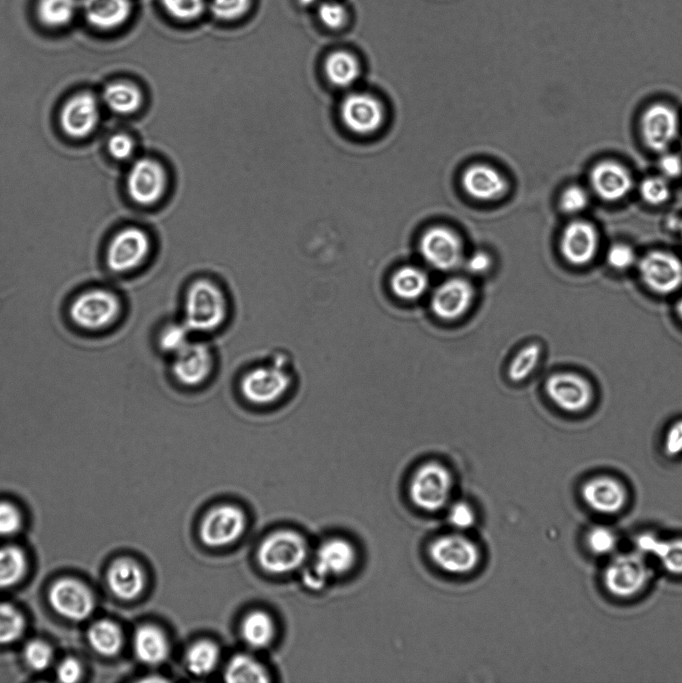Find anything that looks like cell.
I'll use <instances>...</instances> for the list:
<instances>
[{
    "instance_id": "cell-1",
    "label": "cell",
    "mask_w": 682,
    "mask_h": 683,
    "mask_svg": "<svg viewBox=\"0 0 682 683\" xmlns=\"http://www.w3.org/2000/svg\"><path fill=\"white\" fill-rule=\"evenodd\" d=\"M123 311V300L119 294L101 286L79 291L67 306V316L71 324L87 333L111 329L118 323Z\"/></svg>"
},
{
    "instance_id": "cell-2",
    "label": "cell",
    "mask_w": 682,
    "mask_h": 683,
    "mask_svg": "<svg viewBox=\"0 0 682 683\" xmlns=\"http://www.w3.org/2000/svg\"><path fill=\"white\" fill-rule=\"evenodd\" d=\"M229 312L227 297L219 285L199 279L189 285L183 304V322L195 333L217 331Z\"/></svg>"
},
{
    "instance_id": "cell-3",
    "label": "cell",
    "mask_w": 682,
    "mask_h": 683,
    "mask_svg": "<svg viewBox=\"0 0 682 683\" xmlns=\"http://www.w3.org/2000/svg\"><path fill=\"white\" fill-rule=\"evenodd\" d=\"M292 385V374L284 357L255 366L240 380L242 397L252 405L268 406L281 400Z\"/></svg>"
},
{
    "instance_id": "cell-4",
    "label": "cell",
    "mask_w": 682,
    "mask_h": 683,
    "mask_svg": "<svg viewBox=\"0 0 682 683\" xmlns=\"http://www.w3.org/2000/svg\"><path fill=\"white\" fill-rule=\"evenodd\" d=\"M651 577L647 557L635 549L612 556L603 569L602 582L612 596L628 599L640 594Z\"/></svg>"
},
{
    "instance_id": "cell-5",
    "label": "cell",
    "mask_w": 682,
    "mask_h": 683,
    "mask_svg": "<svg viewBox=\"0 0 682 683\" xmlns=\"http://www.w3.org/2000/svg\"><path fill=\"white\" fill-rule=\"evenodd\" d=\"M308 555L304 538L292 530H279L268 535L259 545L257 561L271 574H286L300 568Z\"/></svg>"
},
{
    "instance_id": "cell-6",
    "label": "cell",
    "mask_w": 682,
    "mask_h": 683,
    "mask_svg": "<svg viewBox=\"0 0 682 683\" xmlns=\"http://www.w3.org/2000/svg\"><path fill=\"white\" fill-rule=\"evenodd\" d=\"M453 478L450 470L438 461H427L413 473L409 494L411 501L420 509L436 512L450 500Z\"/></svg>"
},
{
    "instance_id": "cell-7",
    "label": "cell",
    "mask_w": 682,
    "mask_h": 683,
    "mask_svg": "<svg viewBox=\"0 0 682 683\" xmlns=\"http://www.w3.org/2000/svg\"><path fill=\"white\" fill-rule=\"evenodd\" d=\"M544 393L559 410L566 413H581L593 403L595 392L591 382L573 371L551 373L544 381Z\"/></svg>"
},
{
    "instance_id": "cell-8",
    "label": "cell",
    "mask_w": 682,
    "mask_h": 683,
    "mask_svg": "<svg viewBox=\"0 0 682 683\" xmlns=\"http://www.w3.org/2000/svg\"><path fill=\"white\" fill-rule=\"evenodd\" d=\"M475 298L476 290L471 281L454 276L445 279L434 288L429 299V308L438 320L454 323L470 312Z\"/></svg>"
},
{
    "instance_id": "cell-9",
    "label": "cell",
    "mask_w": 682,
    "mask_h": 683,
    "mask_svg": "<svg viewBox=\"0 0 682 683\" xmlns=\"http://www.w3.org/2000/svg\"><path fill=\"white\" fill-rule=\"evenodd\" d=\"M637 270L643 285L657 295H671L682 288V261L670 252L646 253L637 261Z\"/></svg>"
},
{
    "instance_id": "cell-10",
    "label": "cell",
    "mask_w": 682,
    "mask_h": 683,
    "mask_svg": "<svg viewBox=\"0 0 682 683\" xmlns=\"http://www.w3.org/2000/svg\"><path fill=\"white\" fill-rule=\"evenodd\" d=\"M432 562L450 574H467L479 564L478 546L462 534H447L436 538L429 547Z\"/></svg>"
},
{
    "instance_id": "cell-11",
    "label": "cell",
    "mask_w": 682,
    "mask_h": 683,
    "mask_svg": "<svg viewBox=\"0 0 682 683\" xmlns=\"http://www.w3.org/2000/svg\"><path fill=\"white\" fill-rule=\"evenodd\" d=\"M149 251L150 240L147 234L139 228L128 227L114 235L110 241L105 264L114 274H127L145 261Z\"/></svg>"
},
{
    "instance_id": "cell-12",
    "label": "cell",
    "mask_w": 682,
    "mask_h": 683,
    "mask_svg": "<svg viewBox=\"0 0 682 683\" xmlns=\"http://www.w3.org/2000/svg\"><path fill=\"white\" fill-rule=\"evenodd\" d=\"M247 520L235 505L223 504L212 508L202 519L199 536L203 544L212 548L228 546L244 533Z\"/></svg>"
},
{
    "instance_id": "cell-13",
    "label": "cell",
    "mask_w": 682,
    "mask_h": 683,
    "mask_svg": "<svg viewBox=\"0 0 682 683\" xmlns=\"http://www.w3.org/2000/svg\"><path fill=\"white\" fill-rule=\"evenodd\" d=\"M583 503L593 512L613 516L622 512L629 501L625 484L611 475H596L585 480L580 486Z\"/></svg>"
},
{
    "instance_id": "cell-14",
    "label": "cell",
    "mask_w": 682,
    "mask_h": 683,
    "mask_svg": "<svg viewBox=\"0 0 682 683\" xmlns=\"http://www.w3.org/2000/svg\"><path fill=\"white\" fill-rule=\"evenodd\" d=\"M423 260L433 269L448 272L460 267L464 260L459 237L446 227L429 228L419 242Z\"/></svg>"
},
{
    "instance_id": "cell-15",
    "label": "cell",
    "mask_w": 682,
    "mask_h": 683,
    "mask_svg": "<svg viewBox=\"0 0 682 683\" xmlns=\"http://www.w3.org/2000/svg\"><path fill=\"white\" fill-rule=\"evenodd\" d=\"M171 373L185 387H198L211 376L215 359L211 347L202 341L191 340L174 354Z\"/></svg>"
},
{
    "instance_id": "cell-16",
    "label": "cell",
    "mask_w": 682,
    "mask_h": 683,
    "mask_svg": "<svg viewBox=\"0 0 682 683\" xmlns=\"http://www.w3.org/2000/svg\"><path fill=\"white\" fill-rule=\"evenodd\" d=\"M100 118L99 102L89 92L73 95L63 105L59 121L62 130L71 138L80 139L90 135Z\"/></svg>"
},
{
    "instance_id": "cell-17",
    "label": "cell",
    "mask_w": 682,
    "mask_h": 683,
    "mask_svg": "<svg viewBox=\"0 0 682 683\" xmlns=\"http://www.w3.org/2000/svg\"><path fill=\"white\" fill-rule=\"evenodd\" d=\"M166 184L161 165L149 158L136 160L127 175V190L133 201L151 205L163 194Z\"/></svg>"
},
{
    "instance_id": "cell-18",
    "label": "cell",
    "mask_w": 682,
    "mask_h": 683,
    "mask_svg": "<svg viewBox=\"0 0 682 683\" xmlns=\"http://www.w3.org/2000/svg\"><path fill=\"white\" fill-rule=\"evenodd\" d=\"M49 601L60 615L71 620L89 617L94 608V598L90 590L72 578L55 582L49 591Z\"/></svg>"
},
{
    "instance_id": "cell-19",
    "label": "cell",
    "mask_w": 682,
    "mask_h": 683,
    "mask_svg": "<svg viewBox=\"0 0 682 683\" xmlns=\"http://www.w3.org/2000/svg\"><path fill=\"white\" fill-rule=\"evenodd\" d=\"M340 112L346 127L362 135L378 130L384 120L381 103L365 93H352L346 96L341 104Z\"/></svg>"
},
{
    "instance_id": "cell-20",
    "label": "cell",
    "mask_w": 682,
    "mask_h": 683,
    "mask_svg": "<svg viewBox=\"0 0 682 683\" xmlns=\"http://www.w3.org/2000/svg\"><path fill=\"white\" fill-rule=\"evenodd\" d=\"M678 129L676 112L665 104L648 107L641 118L642 138L650 149L657 152L666 150L672 144Z\"/></svg>"
},
{
    "instance_id": "cell-21",
    "label": "cell",
    "mask_w": 682,
    "mask_h": 683,
    "mask_svg": "<svg viewBox=\"0 0 682 683\" xmlns=\"http://www.w3.org/2000/svg\"><path fill=\"white\" fill-rule=\"evenodd\" d=\"M80 13L94 30L111 32L121 28L133 13L132 0H80Z\"/></svg>"
},
{
    "instance_id": "cell-22",
    "label": "cell",
    "mask_w": 682,
    "mask_h": 683,
    "mask_svg": "<svg viewBox=\"0 0 682 683\" xmlns=\"http://www.w3.org/2000/svg\"><path fill=\"white\" fill-rule=\"evenodd\" d=\"M598 237L594 227L584 221L569 223L561 236L560 251L564 260L573 266L590 263L597 251Z\"/></svg>"
},
{
    "instance_id": "cell-23",
    "label": "cell",
    "mask_w": 682,
    "mask_h": 683,
    "mask_svg": "<svg viewBox=\"0 0 682 683\" xmlns=\"http://www.w3.org/2000/svg\"><path fill=\"white\" fill-rule=\"evenodd\" d=\"M356 560L357 553L351 542L343 538H331L319 546L314 564L310 567L327 580L348 573Z\"/></svg>"
},
{
    "instance_id": "cell-24",
    "label": "cell",
    "mask_w": 682,
    "mask_h": 683,
    "mask_svg": "<svg viewBox=\"0 0 682 683\" xmlns=\"http://www.w3.org/2000/svg\"><path fill=\"white\" fill-rule=\"evenodd\" d=\"M590 182L595 193L607 201L623 198L632 187V178L627 169L608 160L599 162L592 168Z\"/></svg>"
},
{
    "instance_id": "cell-25",
    "label": "cell",
    "mask_w": 682,
    "mask_h": 683,
    "mask_svg": "<svg viewBox=\"0 0 682 683\" xmlns=\"http://www.w3.org/2000/svg\"><path fill=\"white\" fill-rule=\"evenodd\" d=\"M636 550L652 556L669 574L682 575V537L660 538L651 533L640 534L635 540Z\"/></svg>"
},
{
    "instance_id": "cell-26",
    "label": "cell",
    "mask_w": 682,
    "mask_h": 683,
    "mask_svg": "<svg viewBox=\"0 0 682 683\" xmlns=\"http://www.w3.org/2000/svg\"><path fill=\"white\" fill-rule=\"evenodd\" d=\"M462 185L468 195L482 201L499 198L507 188L504 177L495 168L486 164L468 167L463 173Z\"/></svg>"
},
{
    "instance_id": "cell-27",
    "label": "cell",
    "mask_w": 682,
    "mask_h": 683,
    "mask_svg": "<svg viewBox=\"0 0 682 683\" xmlns=\"http://www.w3.org/2000/svg\"><path fill=\"white\" fill-rule=\"evenodd\" d=\"M107 578L111 591L124 600L138 597L145 585L143 570L135 561L127 558L115 561Z\"/></svg>"
},
{
    "instance_id": "cell-28",
    "label": "cell",
    "mask_w": 682,
    "mask_h": 683,
    "mask_svg": "<svg viewBox=\"0 0 682 683\" xmlns=\"http://www.w3.org/2000/svg\"><path fill=\"white\" fill-rule=\"evenodd\" d=\"M430 279L426 271L415 265H404L391 275L389 288L392 295L404 302H415L429 290Z\"/></svg>"
},
{
    "instance_id": "cell-29",
    "label": "cell",
    "mask_w": 682,
    "mask_h": 683,
    "mask_svg": "<svg viewBox=\"0 0 682 683\" xmlns=\"http://www.w3.org/2000/svg\"><path fill=\"white\" fill-rule=\"evenodd\" d=\"M133 647L137 658L147 665L161 664L170 651L165 633L154 625H143L137 629Z\"/></svg>"
},
{
    "instance_id": "cell-30",
    "label": "cell",
    "mask_w": 682,
    "mask_h": 683,
    "mask_svg": "<svg viewBox=\"0 0 682 683\" xmlns=\"http://www.w3.org/2000/svg\"><path fill=\"white\" fill-rule=\"evenodd\" d=\"M80 12V0H36L35 16L47 29L68 26Z\"/></svg>"
},
{
    "instance_id": "cell-31",
    "label": "cell",
    "mask_w": 682,
    "mask_h": 683,
    "mask_svg": "<svg viewBox=\"0 0 682 683\" xmlns=\"http://www.w3.org/2000/svg\"><path fill=\"white\" fill-rule=\"evenodd\" d=\"M102 99L112 112L127 115L136 112L141 107L143 96L134 84L115 81L105 86Z\"/></svg>"
},
{
    "instance_id": "cell-32",
    "label": "cell",
    "mask_w": 682,
    "mask_h": 683,
    "mask_svg": "<svg viewBox=\"0 0 682 683\" xmlns=\"http://www.w3.org/2000/svg\"><path fill=\"white\" fill-rule=\"evenodd\" d=\"M241 635L247 645L255 649L267 647L275 635V625L269 614L255 610L241 622Z\"/></svg>"
},
{
    "instance_id": "cell-33",
    "label": "cell",
    "mask_w": 682,
    "mask_h": 683,
    "mask_svg": "<svg viewBox=\"0 0 682 683\" xmlns=\"http://www.w3.org/2000/svg\"><path fill=\"white\" fill-rule=\"evenodd\" d=\"M324 69L329 81L338 87L352 85L360 75L358 59L343 50L332 52L325 60Z\"/></svg>"
},
{
    "instance_id": "cell-34",
    "label": "cell",
    "mask_w": 682,
    "mask_h": 683,
    "mask_svg": "<svg viewBox=\"0 0 682 683\" xmlns=\"http://www.w3.org/2000/svg\"><path fill=\"white\" fill-rule=\"evenodd\" d=\"M542 346L531 342L521 347L509 360L506 377L513 384L529 379L538 368L542 358Z\"/></svg>"
},
{
    "instance_id": "cell-35",
    "label": "cell",
    "mask_w": 682,
    "mask_h": 683,
    "mask_svg": "<svg viewBox=\"0 0 682 683\" xmlns=\"http://www.w3.org/2000/svg\"><path fill=\"white\" fill-rule=\"evenodd\" d=\"M219 658L218 646L213 641L203 639L193 643L187 649L185 663L192 674L204 676L216 668Z\"/></svg>"
},
{
    "instance_id": "cell-36",
    "label": "cell",
    "mask_w": 682,
    "mask_h": 683,
    "mask_svg": "<svg viewBox=\"0 0 682 683\" xmlns=\"http://www.w3.org/2000/svg\"><path fill=\"white\" fill-rule=\"evenodd\" d=\"M225 680L228 682H268L265 668L254 657L246 654L233 656L225 669Z\"/></svg>"
},
{
    "instance_id": "cell-37",
    "label": "cell",
    "mask_w": 682,
    "mask_h": 683,
    "mask_svg": "<svg viewBox=\"0 0 682 683\" xmlns=\"http://www.w3.org/2000/svg\"><path fill=\"white\" fill-rule=\"evenodd\" d=\"M88 640L97 652L105 656H112L121 648L122 633L114 622L99 620L89 628Z\"/></svg>"
},
{
    "instance_id": "cell-38",
    "label": "cell",
    "mask_w": 682,
    "mask_h": 683,
    "mask_svg": "<svg viewBox=\"0 0 682 683\" xmlns=\"http://www.w3.org/2000/svg\"><path fill=\"white\" fill-rule=\"evenodd\" d=\"M26 560L24 553L15 546L0 548V588L17 583L24 575Z\"/></svg>"
},
{
    "instance_id": "cell-39",
    "label": "cell",
    "mask_w": 682,
    "mask_h": 683,
    "mask_svg": "<svg viewBox=\"0 0 682 683\" xmlns=\"http://www.w3.org/2000/svg\"><path fill=\"white\" fill-rule=\"evenodd\" d=\"M191 334L183 321L169 323L160 331L158 345L163 352L173 356L191 341Z\"/></svg>"
},
{
    "instance_id": "cell-40",
    "label": "cell",
    "mask_w": 682,
    "mask_h": 683,
    "mask_svg": "<svg viewBox=\"0 0 682 683\" xmlns=\"http://www.w3.org/2000/svg\"><path fill=\"white\" fill-rule=\"evenodd\" d=\"M585 544L587 549L596 556L611 555L618 545V537L610 527L596 525L586 532Z\"/></svg>"
},
{
    "instance_id": "cell-41",
    "label": "cell",
    "mask_w": 682,
    "mask_h": 683,
    "mask_svg": "<svg viewBox=\"0 0 682 683\" xmlns=\"http://www.w3.org/2000/svg\"><path fill=\"white\" fill-rule=\"evenodd\" d=\"M24 631V619L13 606L0 603V644L17 640Z\"/></svg>"
},
{
    "instance_id": "cell-42",
    "label": "cell",
    "mask_w": 682,
    "mask_h": 683,
    "mask_svg": "<svg viewBox=\"0 0 682 683\" xmlns=\"http://www.w3.org/2000/svg\"><path fill=\"white\" fill-rule=\"evenodd\" d=\"M167 14L180 21L198 18L204 11L206 0H160Z\"/></svg>"
},
{
    "instance_id": "cell-43",
    "label": "cell",
    "mask_w": 682,
    "mask_h": 683,
    "mask_svg": "<svg viewBox=\"0 0 682 683\" xmlns=\"http://www.w3.org/2000/svg\"><path fill=\"white\" fill-rule=\"evenodd\" d=\"M639 193L642 199L648 204L659 205L668 199L670 189L665 178L652 176L645 178L641 182Z\"/></svg>"
},
{
    "instance_id": "cell-44",
    "label": "cell",
    "mask_w": 682,
    "mask_h": 683,
    "mask_svg": "<svg viewBox=\"0 0 682 683\" xmlns=\"http://www.w3.org/2000/svg\"><path fill=\"white\" fill-rule=\"evenodd\" d=\"M250 3L251 0H210L209 9L214 17L230 21L242 17Z\"/></svg>"
},
{
    "instance_id": "cell-45",
    "label": "cell",
    "mask_w": 682,
    "mask_h": 683,
    "mask_svg": "<svg viewBox=\"0 0 682 683\" xmlns=\"http://www.w3.org/2000/svg\"><path fill=\"white\" fill-rule=\"evenodd\" d=\"M317 14L321 23L332 30L342 28L348 19L346 8L336 1H325L321 3L318 7Z\"/></svg>"
},
{
    "instance_id": "cell-46",
    "label": "cell",
    "mask_w": 682,
    "mask_h": 683,
    "mask_svg": "<svg viewBox=\"0 0 682 683\" xmlns=\"http://www.w3.org/2000/svg\"><path fill=\"white\" fill-rule=\"evenodd\" d=\"M24 656L28 665L37 671L46 669L52 660L51 648L43 641L32 640L24 650Z\"/></svg>"
},
{
    "instance_id": "cell-47",
    "label": "cell",
    "mask_w": 682,
    "mask_h": 683,
    "mask_svg": "<svg viewBox=\"0 0 682 683\" xmlns=\"http://www.w3.org/2000/svg\"><path fill=\"white\" fill-rule=\"evenodd\" d=\"M608 265L618 271H624L637 264L636 254L632 247L616 243L609 247L606 254Z\"/></svg>"
},
{
    "instance_id": "cell-48",
    "label": "cell",
    "mask_w": 682,
    "mask_h": 683,
    "mask_svg": "<svg viewBox=\"0 0 682 683\" xmlns=\"http://www.w3.org/2000/svg\"><path fill=\"white\" fill-rule=\"evenodd\" d=\"M475 518L473 508L466 502H456L448 509V522L459 531L471 528Z\"/></svg>"
},
{
    "instance_id": "cell-49",
    "label": "cell",
    "mask_w": 682,
    "mask_h": 683,
    "mask_svg": "<svg viewBox=\"0 0 682 683\" xmlns=\"http://www.w3.org/2000/svg\"><path fill=\"white\" fill-rule=\"evenodd\" d=\"M588 204V194L580 186L567 187L560 197V207L566 213H577Z\"/></svg>"
},
{
    "instance_id": "cell-50",
    "label": "cell",
    "mask_w": 682,
    "mask_h": 683,
    "mask_svg": "<svg viewBox=\"0 0 682 683\" xmlns=\"http://www.w3.org/2000/svg\"><path fill=\"white\" fill-rule=\"evenodd\" d=\"M663 451L670 458L682 455V418L673 421L667 428L663 439Z\"/></svg>"
},
{
    "instance_id": "cell-51",
    "label": "cell",
    "mask_w": 682,
    "mask_h": 683,
    "mask_svg": "<svg viewBox=\"0 0 682 683\" xmlns=\"http://www.w3.org/2000/svg\"><path fill=\"white\" fill-rule=\"evenodd\" d=\"M21 526L18 510L7 502H0V536L16 533Z\"/></svg>"
},
{
    "instance_id": "cell-52",
    "label": "cell",
    "mask_w": 682,
    "mask_h": 683,
    "mask_svg": "<svg viewBox=\"0 0 682 683\" xmlns=\"http://www.w3.org/2000/svg\"><path fill=\"white\" fill-rule=\"evenodd\" d=\"M107 146L111 156L117 160L129 159L135 148L130 136L123 133L112 135L108 140Z\"/></svg>"
},
{
    "instance_id": "cell-53",
    "label": "cell",
    "mask_w": 682,
    "mask_h": 683,
    "mask_svg": "<svg viewBox=\"0 0 682 683\" xmlns=\"http://www.w3.org/2000/svg\"><path fill=\"white\" fill-rule=\"evenodd\" d=\"M464 268L472 275H483L486 274L491 266L492 259L484 251H476L468 257H464L463 263Z\"/></svg>"
},
{
    "instance_id": "cell-54",
    "label": "cell",
    "mask_w": 682,
    "mask_h": 683,
    "mask_svg": "<svg viewBox=\"0 0 682 683\" xmlns=\"http://www.w3.org/2000/svg\"><path fill=\"white\" fill-rule=\"evenodd\" d=\"M658 166L665 178H676L682 173V160L676 154L664 153Z\"/></svg>"
},
{
    "instance_id": "cell-55",
    "label": "cell",
    "mask_w": 682,
    "mask_h": 683,
    "mask_svg": "<svg viewBox=\"0 0 682 683\" xmlns=\"http://www.w3.org/2000/svg\"><path fill=\"white\" fill-rule=\"evenodd\" d=\"M80 674V665L74 658L64 659L57 667V676L64 683L76 682Z\"/></svg>"
},
{
    "instance_id": "cell-56",
    "label": "cell",
    "mask_w": 682,
    "mask_h": 683,
    "mask_svg": "<svg viewBox=\"0 0 682 683\" xmlns=\"http://www.w3.org/2000/svg\"><path fill=\"white\" fill-rule=\"evenodd\" d=\"M303 582L308 588L317 590L323 587L326 580L318 575L311 567H309L303 573Z\"/></svg>"
},
{
    "instance_id": "cell-57",
    "label": "cell",
    "mask_w": 682,
    "mask_h": 683,
    "mask_svg": "<svg viewBox=\"0 0 682 683\" xmlns=\"http://www.w3.org/2000/svg\"><path fill=\"white\" fill-rule=\"evenodd\" d=\"M675 312L677 317L682 322V295L677 299L675 303Z\"/></svg>"
},
{
    "instance_id": "cell-58",
    "label": "cell",
    "mask_w": 682,
    "mask_h": 683,
    "mask_svg": "<svg viewBox=\"0 0 682 683\" xmlns=\"http://www.w3.org/2000/svg\"><path fill=\"white\" fill-rule=\"evenodd\" d=\"M301 5L303 6H308L313 4L316 0H298Z\"/></svg>"
},
{
    "instance_id": "cell-59",
    "label": "cell",
    "mask_w": 682,
    "mask_h": 683,
    "mask_svg": "<svg viewBox=\"0 0 682 683\" xmlns=\"http://www.w3.org/2000/svg\"><path fill=\"white\" fill-rule=\"evenodd\" d=\"M681 237H682V223L680 225Z\"/></svg>"
}]
</instances>
